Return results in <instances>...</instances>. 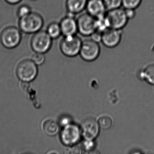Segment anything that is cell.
I'll list each match as a JSON object with an SVG mask.
<instances>
[{
	"label": "cell",
	"mask_w": 154,
	"mask_h": 154,
	"mask_svg": "<svg viewBox=\"0 0 154 154\" xmlns=\"http://www.w3.org/2000/svg\"><path fill=\"white\" fill-rule=\"evenodd\" d=\"M42 16L38 13L31 12L28 15L20 18L19 27L21 32L26 34H33L40 31L44 26Z\"/></svg>",
	"instance_id": "6da1fadb"
},
{
	"label": "cell",
	"mask_w": 154,
	"mask_h": 154,
	"mask_svg": "<svg viewBox=\"0 0 154 154\" xmlns=\"http://www.w3.org/2000/svg\"><path fill=\"white\" fill-rule=\"evenodd\" d=\"M21 30L15 26L5 28L0 34V42L5 48H16L21 42L22 39Z\"/></svg>",
	"instance_id": "7a4b0ae2"
},
{
	"label": "cell",
	"mask_w": 154,
	"mask_h": 154,
	"mask_svg": "<svg viewBox=\"0 0 154 154\" xmlns=\"http://www.w3.org/2000/svg\"><path fill=\"white\" fill-rule=\"evenodd\" d=\"M82 137L80 126L73 122L63 127L60 133L61 141L67 146H75L80 142Z\"/></svg>",
	"instance_id": "3957f363"
},
{
	"label": "cell",
	"mask_w": 154,
	"mask_h": 154,
	"mask_svg": "<svg viewBox=\"0 0 154 154\" xmlns=\"http://www.w3.org/2000/svg\"><path fill=\"white\" fill-rule=\"evenodd\" d=\"M82 39L76 35L64 37L60 44L62 53L68 57H75L80 54Z\"/></svg>",
	"instance_id": "277c9868"
},
{
	"label": "cell",
	"mask_w": 154,
	"mask_h": 154,
	"mask_svg": "<svg viewBox=\"0 0 154 154\" xmlns=\"http://www.w3.org/2000/svg\"><path fill=\"white\" fill-rule=\"evenodd\" d=\"M53 44V39L46 31L40 30L33 35L30 41V45L35 53L45 54L48 52Z\"/></svg>",
	"instance_id": "5b68a950"
},
{
	"label": "cell",
	"mask_w": 154,
	"mask_h": 154,
	"mask_svg": "<svg viewBox=\"0 0 154 154\" xmlns=\"http://www.w3.org/2000/svg\"><path fill=\"white\" fill-rule=\"evenodd\" d=\"M36 64L30 60H25L20 62L17 69V74L18 78L24 82L33 81L38 74Z\"/></svg>",
	"instance_id": "8992f818"
},
{
	"label": "cell",
	"mask_w": 154,
	"mask_h": 154,
	"mask_svg": "<svg viewBox=\"0 0 154 154\" xmlns=\"http://www.w3.org/2000/svg\"><path fill=\"white\" fill-rule=\"evenodd\" d=\"M106 17L109 21L110 28L122 30L128 24V19L124 9L121 8L108 11Z\"/></svg>",
	"instance_id": "52a82bcc"
},
{
	"label": "cell",
	"mask_w": 154,
	"mask_h": 154,
	"mask_svg": "<svg viewBox=\"0 0 154 154\" xmlns=\"http://www.w3.org/2000/svg\"><path fill=\"white\" fill-rule=\"evenodd\" d=\"M100 54V47L99 43L94 42L91 38L82 41L79 54L83 60L93 62L99 57Z\"/></svg>",
	"instance_id": "ba28073f"
},
{
	"label": "cell",
	"mask_w": 154,
	"mask_h": 154,
	"mask_svg": "<svg viewBox=\"0 0 154 154\" xmlns=\"http://www.w3.org/2000/svg\"><path fill=\"white\" fill-rule=\"evenodd\" d=\"M78 33L85 37H90L96 31V19L88 13L80 15L77 19Z\"/></svg>",
	"instance_id": "9c48e42d"
},
{
	"label": "cell",
	"mask_w": 154,
	"mask_h": 154,
	"mask_svg": "<svg viewBox=\"0 0 154 154\" xmlns=\"http://www.w3.org/2000/svg\"><path fill=\"white\" fill-rule=\"evenodd\" d=\"M84 139L95 140L99 136L100 127L98 121L92 118L85 119L80 125Z\"/></svg>",
	"instance_id": "30bf717a"
},
{
	"label": "cell",
	"mask_w": 154,
	"mask_h": 154,
	"mask_svg": "<svg viewBox=\"0 0 154 154\" xmlns=\"http://www.w3.org/2000/svg\"><path fill=\"white\" fill-rule=\"evenodd\" d=\"M122 36L121 29L109 28L102 33L101 43L108 48H114L119 45Z\"/></svg>",
	"instance_id": "8fae6325"
},
{
	"label": "cell",
	"mask_w": 154,
	"mask_h": 154,
	"mask_svg": "<svg viewBox=\"0 0 154 154\" xmlns=\"http://www.w3.org/2000/svg\"><path fill=\"white\" fill-rule=\"evenodd\" d=\"M66 17H64L59 23L62 35L64 37L75 35L78 33L77 19L75 15L67 12Z\"/></svg>",
	"instance_id": "7c38bea8"
},
{
	"label": "cell",
	"mask_w": 154,
	"mask_h": 154,
	"mask_svg": "<svg viewBox=\"0 0 154 154\" xmlns=\"http://www.w3.org/2000/svg\"><path fill=\"white\" fill-rule=\"evenodd\" d=\"M85 9L95 18L105 16L107 11L103 0H88Z\"/></svg>",
	"instance_id": "4fadbf2b"
},
{
	"label": "cell",
	"mask_w": 154,
	"mask_h": 154,
	"mask_svg": "<svg viewBox=\"0 0 154 154\" xmlns=\"http://www.w3.org/2000/svg\"><path fill=\"white\" fill-rule=\"evenodd\" d=\"M88 0H66L67 11L75 15L82 13L86 8Z\"/></svg>",
	"instance_id": "5bb4252c"
},
{
	"label": "cell",
	"mask_w": 154,
	"mask_h": 154,
	"mask_svg": "<svg viewBox=\"0 0 154 154\" xmlns=\"http://www.w3.org/2000/svg\"><path fill=\"white\" fill-rule=\"evenodd\" d=\"M43 128L46 134L48 136L56 135L59 131V125L53 120H48L44 123Z\"/></svg>",
	"instance_id": "9a60e30c"
},
{
	"label": "cell",
	"mask_w": 154,
	"mask_h": 154,
	"mask_svg": "<svg viewBox=\"0 0 154 154\" xmlns=\"http://www.w3.org/2000/svg\"><path fill=\"white\" fill-rule=\"evenodd\" d=\"M141 79L146 80L148 83L154 85V64L147 66L140 74Z\"/></svg>",
	"instance_id": "2e32d148"
},
{
	"label": "cell",
	"mask_w": 154,
	"mask_h": 154,
	"mask_svg": "<svg viewBox=\"0 0 154 154\" xmlns=\"http://www.w3.org/2000/svg\"><path fill=\"white\" fill-rule=\"evenodd\" d=\"M46 32L53 39H57L62 35L60 24L57 22H53L49 24Z\"/></svg>",
	"instance_id": "e0dca14e"
},
{
	"label": "cell",
	"mask_w": 154,
	"mask_h": 154,
	"mask_svg": "<svg viewBox=\"0 0 154 154\" xmlns=\"http://www.w3.org/2000/svg\"><path fill=\"white\" fill-rule=\"evenodd\" d=\"M95 19L96 31L102 33L108 29L110 28L109 21L106 17V15L103 17Z\"/></svg>",
	"instance_id": "ac0fdd59"
},
{
	"label": "cell",
	"mask_w": 154,
	"mask_h": 154,
	"mask_svg": "<svg viewBox=\"0 0 154 154\" xmlns=\"http://www.w3.org/2000/svg\"><path fill=\"white\" fill-rule=\"evenodd\" d=\"M142 0H122V6L124 9H137L141 4Z\"/></svg>",
	"instance_id": "d6986e66"
},
{
	"label": "cell",
	"mask_w": 154,
	"mask_h": 154,
	"mask_svg": "<svg viewBox=\"0 0 154 154\" xmlns=\"http://www.w3.org/2000/svg\"><path fill=\"white\" fill-rule=\"evenodd\" d=\"M100 128L108 129L111 127L112 124V120L109 116H103L101 117L98 121Z\"/></svg>",
	"instance_id": "ffe728a7"
},
{
	"label": "cell",
	"mask_w": 154,
	"mask_h": 154,
	"mask_svg": "<svg viewBox=\"0 0 154 154\" xmlns=\"http://www.w3.org/2000/svg\"><path fill=\"white\" fill-rule=\"evenodd\" d=\"M107 11L119 8L122 6V0H103Z\"/></svg>",
	"instance_id": "44dd1931"
},
{
	"label": "cell",
	"mask_w": 154,
	"mask_h": 154,
	"mask_svg": "<svg viewBox=\"0 0 154 154\" xmlns=\"http://www.w3.org/2000/svg\"><path fill=\"white\" fill-rule=\"evenodd\" d=\"M95 140L84 139L82 144L84 151L90 152L94 149L95 147Z\"/></svg>",
	"instance_id": "7402d4cb"
},
{
	"label": "cell",
	"mask_w": 154,
	"mask_h": 154,
	"mask_svg": "<svg viewBox=\"0 0 154 154\" xmlns=\"http://www.w3.org/2000/svg\"><path fill=\"white\" fill-rule=\"evenodd\" d=\"M31 8L26 5H23L19 7L17 10V16L19 18L23 17L31 13Z\"/></svg>",
	"instance_id": "603a6c76"
},
{
	"label": "cell",
	"mask_w": 154,
	"mask_h": 154,
	"mask_svg": "<svg viewBox=\"0 0 154 154\" xmlns=\"http://www.w3.org/2000/svg\"><path fill=\"white\" fill-rule=\"evenodd\" d=\"M32 60L38 65H40L44 63L45 60V57L44 54L35 53L32 57Z\"/></svg>",
	"instance_id": "cb8c5ba5"
},
{
	"label": "cell",
	"mask_w": 154,
	"mask_h": 154,
	"mask_svg": "<svg viewBox=\"0 0 154 154\" xmlns=\"http://www.w3.org/2000/svg\"><path fill=\"white\" fill-rule=\"evenodd\" d=\"M73 123L72 118L68 115H63L59 119V126H62L63 128Z\"/></svg>",
	"instance_id": "d4e9b609"
},
{
	"label": "cell",
	"mask_w": 154,
	"mask_h": 154,
	"mask_svg": "<svg viewBox=\"0 0 154 154\" xmlns=\"http://www.w3.org/2000/svg\"><path fill=\"white\" fill-rule=\"evenodd\" d=\"M90 37L91 39L94 42L98 43L101 42L102 33L99 31H95Z\"/></svg>",
	"instance_id": "484cf974"
},
{
	"label": "cell",
	"mask_w": 154,
	"mask_h": 154,
	"mask_svg": "<svg viewBox=\"0 0 154 154\" xmlns=\"http://www.w3.org/2000/svg\"><path fill=\"white\" fill-rule=\"evenodd\" d=\"M126 16L129 20H132L136 15V10L131 9H124Z\"/></svg>",
	"instance_id": "4316f807"
},
{
	"label": "cell",
	"mask_w": 154,
	"mask_h": 154,
	"mask_svg": "<svg viewBox=\"0 0 154 154\" xmlns=\"http://www.w3.org/2000/svg\"><path fill=\"white\" fill-rule=\"evenodd\" d=\"M7 3L10 5H17L21 2L22 0H5Z\"/></svg>",
	"instance_id": "83f0119b"
},
{
	"label": "cell",
	"mask_w": 154,
	"mask_h": 154,
	"mask_svg": "<svg viewBox=\"0 0 154 154\" xmlns=\"http://www.w3.org/2000/svg\"><path fill=\"white\" fill-rule=\"evenodd\" d=\"M32 1H35V0H32Z\"/></svg>",
	"instance_id": "f1b7e54d"
}]
</instances>
